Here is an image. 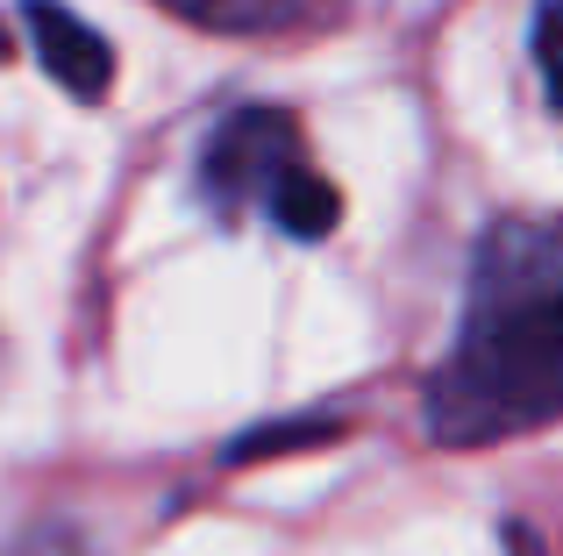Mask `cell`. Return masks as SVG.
I'll return each instance as SVG.
<instances>
[{
	"label": "cell",
	"mask_w": 563,
	"mask_h": 556,
	"mask_svg": "<svg viewBox=\"0 0 563 556\" xmlns=\"http://www.w3.org/2000/svg\"><path fill=\"white\" fill-rule=\"evenodd\" d=\"M536 65H542V86L563 108V0H542L536 8Z\"/></svg>",
	"instance_id": "obj_6"
},
{
	"label": "cell",
	"mask_w": 563,
	"mask_h": 556,
	"mask_svg": "<svg viewBox=\"0 0 563 556\" xmlns=\"http://www.w3.org/2000/svg\"><path fill=\"white\" fill-rule=\"evenodd\" d=\"M192 29H235V36H264V29L300 22V0H157Z\"/></svg>",
	"instance_id": "obj_5"
},
{
	"label": "cell",
	"mask_w": 563,
	"mask_h": 556,
	"mask_svg": "<svg viewBox=\"0 0 563 556\" xmlns=\"http://www.w3.org/2000/svg\"><path fill=\"white\" fill-rule=\"evenodd\" d=\"M264 214H272V222L286 229L292 243H321L335 222H343V193H335V186L321 179V171H307V165H300L286 186H278V200H272Z\"/></svg>",
	"instance_id": "obj_4"
},
{
	"label": "cell",
	"mask_w": 563,
	"mask_h": 556,
	"mask_svg": "<svg viewBox=\"0 0 563 556\" xmlns=\"http://www.w3.org/2000/svg\"><path fill=\"white\" fill-rule=\"evenodd\" d=\"M14 51V36H8V22H0V57H8Z\"/></svg>",
	"instance_id": "obj_7"
},
{
	"label": "cell",
	"mask_w": 563,
	"mask_h": 556,
	"mask_svg": "<svg viewBox=\"0 0 563 556\" xmlns=\"http://www.w3.org/2000/svg\"><path fill=\"white\" fill-rule=\"evenodd\" d=\"M563 421V222L507 214L471 257L464 314L428 371V435L493 449Z\"/></svg>",
	"instance_id": "obj_1"
},
{
	"label": "cell",
	"mask_w": 563,
	"mask_h": 556,
	"mask_svg": "<svg viewBox=\"0 0 563 556\" xmlns=\"http://www.w3.org/2000/svg\"><path fill=\"white\" fill-rule=\"evenodd\" d=\"M292 171H300V122L286 108H235L200 151V193L214 214H250L272 208Z\"/></svg>",
	"instance_id": "obj_2"
},
{
	"label": "cell",
	"mask_w": 563,
	"mask_h": 556,
	"mask_svg": "<svg viewBox=\"0 0 563 556\" xmlns=\"http://www.w3.org/2000/svg\"><path fill=\"white\" fill-rule=\"evenodd\" d=\"M22 14H29V36H36L43 71H51L71 100H100L114 86V51H108L100 29H86L79 14L57 8V0H29Z\"/></svg>",
	"instance_id": "obj_3"
}]
</instances>
